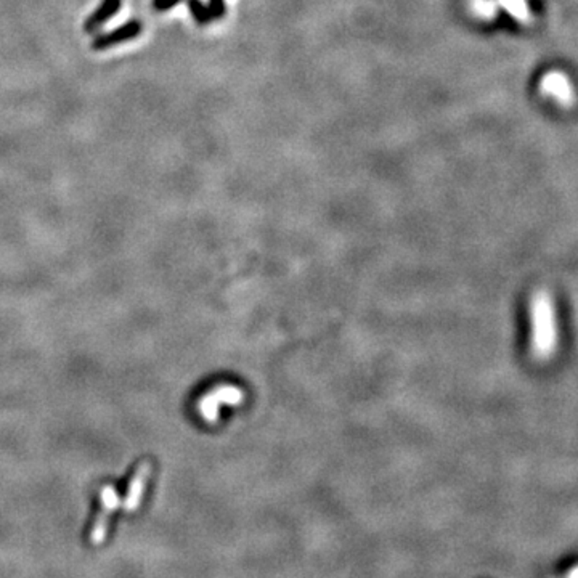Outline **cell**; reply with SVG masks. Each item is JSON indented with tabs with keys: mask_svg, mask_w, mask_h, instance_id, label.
<instances>
[{
	"mask_svg": "<svg viewBox=\"0 0 578 578\" xmlns=\"http://www.w3.org/2000/svg\"><path fill=\"white\" fill-rule=\"evenodd\" d=\"M530 317L532 355L537 362H548L558 352L559 331L554 301L546 289H537L533 293L530 301Z\"/></svg>",
	"mask_w": 578,
	"mask_h": 578,
	"instance_id": "obj_1",
	"label": "cell"
},
{
	"mask_svg": "<svg viewBox=\"0 0 578 578\" xmlns=\"http://www.w3.org/2000/svg\"><path fill=\"white\" fill-rule=\"evenodd\" d=\"M244 400V392L235 384H221L201 395L198 413L207 423H216L221 418L222 408L238 407Z\"/></svg>",
	"mask_w": 578,
	"mask_h": 578,
	"instance_id": "obj_2",
	"label": "cell"
},
{
	"mask_svg": "<svg viewBox=\"0 0 578 578\" xmlns=\"http://www.w3.org/2000/svg\"><path fill=\"white\" fill-rule=\"evenodd\" d=\"M119 495H117L116 488L113 485H106L100 490V511L97 519L93 522L91 535H88L92 544H102L105 541L110 527L111 513L119 506Z\"/></svg>",
	"mask_w": 578,
	"mask_h": 578,
	"instance_id": "obj_3",
	"label": "cell"
},
{
	"mask_svg": "<svg viewBox=\"0 0 578 578\" xmlns=\"http://www.w3.org/2000/svg\"><path fill=\"white\" fill-rule=\"evenodd\" d=\"M143 32V23L138 20H129L124 25H121L116 29L106 32V34H98L91 44L92 50L95 52H103L111 47L121 46L124 42H131L137 39Z\"/></svg>",
	"mask_w": 578,
	"mask_h": 578,
	"instance_id": "obj_4",
	"label": "cell"
},
{
	"mask_svg": "<svg viewBox=\"0 0 578 578\" xmlns=\"http://www.w3.org/2000/svg\"><path fill=\"white\" fill-rule=\"evenodd\" d=\"M150 474H151V464L148 461L142 463L137 468L136 474H133L131 484H129L127 488V497L124 499V511L127 513H132V511H136L140 503H142V498L145 495V488H147L148 484V479H150Z\"/></svg>",
	"mask_w": 578,
	"mask_h": 578,
	"instance_id": "obj_5",
	"label": "cell"
},
{
	"mask_svg": "<svg viewBox=\"0 0 578 578\" xmlns=\"http://www.w3.org/2000/svg\"><path fill=\"white\" fill-rule=\"evenodd\" d=\"M121 7L122 0H102V4L88 15L86 23H84V31H86L87 34H95V32H98L117 12H119Z\"/></svg>",
	"mask_w": 578,
	"mask_h": 578,
	"instance_id": "obj_6",
	"label": "cell"
},
{
	"mask_svg": "<svg viewBox=\"0 0 578 578\" xmlns=\"http://www.w3.org/2000/svg\"><path fill=\"white\" fill-rule=\"evenodd\" d=\"M544 88H546V92L553 93L554 97H558L560 100H567L570 95L569 84H567L564 77L559 74L548 76L546 79H544Z\"/></svg>",
	"mask_w": 578,
	"mask_h": 578,
	"instance_id": "obj_7",
	"label": "cell"
},
{
	"mask_svg": "<svg viewBox=\"0 0 578 578\" xmlns=\"http://www.w3.org/2000/svg\"><path fill=\"white\" fill-rule=\"evenodd\" d=\"M187 2H188V8H190V12H192L193 18L198 21L199 25L209 23V21L212 20V15L209 12V8H207L201 0H187Z\"/></svg>",
	"mask_w": 578,
	"mask_h": 578,
	"instance_id": "obj_8",
	"label": "cell"
},
{
	"mask_svg": "<svg viewBox=\"0 0 578 578\" xmlns=\"http://www.w3.org/2000/svg\"><path fill=\"white\" fill-rule=\"evenodd\" d=\"M182 0H153V8L156 12H167V10H171L176 7L177 4H180Z\"/></svg>",
	"mask_w": 578,
	"mask_h": 578,
	"instance_id": "obj_9",
	"label": "cell"
},
{
	"mask_svg": "<svg viewBox=\"0 0 578 578\" xmlns=\"http://www.w3.org/2000/svg\"><path fill=\"white\" fill-rule=\"evenodd\" d=\"M223 0H211L209 4V12L212 15V18H221L223 15Z\"/></svg>",
	"mask_w": 578,
	"mask_h": 578,
	"instance_id": "obj_10",
	"label": "cell"
},
{
	"mask_svg": "<svg viewBox=\"0 0 578 578\" xmlns=\"http://www.w3.org/2000/svg\"><path fill=\"white\" fill-rule=\"evenodd\" d=\"M567 575H569V577H578V564L574 567V569H570L569 572H567Z\"/></svg>",
	"mask_w": 578,
	"mask_h": 578,
	"instance_id": "obj_11",
	"label": "cell"
}]
</instances>
